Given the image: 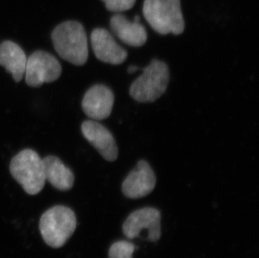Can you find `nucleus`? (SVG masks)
I'll return each mask as SVG.
<instances>
[{
    "label": "nucleus",
    "mask_w": 259,
    "mask_h": 258,
    "mask_svg": "<svg viewBox=\"0 0 259 258\" xmlns=\"http://www.w3.org/2000/svg\"><path fill=\"white\" fill-rule=\"evenodd\" d=\"M55 50L65 61L83 66L88 59V37L83 25L66 21L55 28L52 34Z\"/></svg>",
    "instance_id": "nucleus-1"
},
{
    "label": "nucleus",
    "mask_w": 259,
    "mask_h": 258,
    "mask_svg": "<svg viewBox=\"0 0 259 258\" xmlns=\"http://www.w3.org/2000/svg\"><path fill=\"white\" fill-rule=\"evenodd\" d=\"M77 226L72 209L57 205L47 209L39 220V231L45 242L52 248H60L71 238Z\"/></svg>",
    "instance_id": "nucleus-2"
},
{
    "label": "nucleus",
    "mask_w": 259,
    "mask_h": 258,
    "mask_svg": "<svg viewBox=\"0 0 259 258\" xmlns=\"http://www.w3.org/2000/svg\"><path fill=\"white\" fill-rule=\"evenodd\" d=\"M143 13L147 22L160 34H181L185 29L181 0H144Z\"/></svg>",
    "instance_id": "nucleus-3"
},
{
    "label": "nucleus",
    "mask_w": 259,
    "mask_h": 258,
    "mask_svg": "<svg viewBox=\"0 0 259 258\" xmlns=\"http://www.w3.org/2000/svg\"><path fill=\"white\" fill-rule=\"evenodd\" d=\"M10 173L25 192L30 195L39 194L46 183L43 159L32 149H25L10 162Z\"/></svg>",
    "instance_id": "nucleus-4"
},
{
    "label": "nucleus",
    "mask_w": 259,
    "mask_h": 258,
    "mask_svg": "<svg viewBox=\"0 0 259 258\" xmlns=\"http://www.w3.org/2000/svg\"><path fill=\"white\" fill-rule=\"evenodd\" d=\"M130 88V96L140 103H152L159 99L169 81V67L159 60H153Z\"/></svg>",
    "instance_id": "nucleus-5"
},
{
    "label": "nucleus",
    "mask_w": 259,
    "mask_h": 258,
    "mask_svg": "<svg viewBox=\"0 0 259 258\" xmlns=\"http://www.w3.org/2000/svg\"><path fill=\"white\" fill-rule=\"evenodd\" d=\"M61 64L48 52L38 51L27 59L25 81L31 88H39L44 83L53 82L61 76Z\"/></svg>",
    "instance_id": "nucleus-6"
},
{
    "label": "nucleus",
    "mask_w": 259,
    "mask_h": 258,
    "mask_svg": "<svg viewBox=\"0 0 259 258\" xmlns=\"http://www.w3.org/2000/svg\"><path fill=\"white\" fill-rule=\"evenodd\" d=\"M160 221L161 216L158 209L152 207L142 208L130 214L123 223L122 232L127 238L135 239L147 230L148 241L155 242L161 236Z\"/></svg>",
    "instance_id": "nucleus-7"
},
{
    "label": "nucleus",
    "mask_w": 259,
    "mask_h": 258,
    "mask_svg": "<svg viewBox=\"0 0 259 258\" xmlns=\"http://www.w3.org/2000/svg\"><path fill=\"white\" fill-rule=\"evenodd\" d=\"M156 185L154 171L145 160H140L122 183L123 195L130 199H140L149 195Z\"/></svg>",
    "instance_id": "nucleus-8"
},
{
    "label": "nucleus",
    "mask_w": 259,
    "mask_h": 258,
    "mask_svg": "<svg viewBox=\"0 0 259 258\" xmlns=\"http://www.w3.org/2000/svg\"><path fill=\"white\" fill-rule=\"evenodd\" d=\"M91 45L96 57L104 63L120 65L127 59V52L117 44L107 29H94L91 34Z\"/></svg>",
    "instance_id": "nucleus-9"
},
{
    "label": "nucleus",
    "mask_w": 259,
    "mask_h": 258,
    "mask_svg": "<svg viewBox=\"0 0 259 258\" xmlns=\"http://www.w3.org/2000/svg\"><path fill=\"white\" fill-rule=\"evenodd\" d=\"M114 103L113 92L102 84L93 85L87 92L81 103L82 110L93 120H103L110 116Z\"/></svg>",
    "instance_id": "nucleus-10"
},
{
    "label": "nucleus",
    "mask_w": 259,
    "mask_h": 258,
    "mask_svg": "<svg viewBox=\"0 0 259 258\" xmlns=\"http://www.w3.org/2000/svg\"><path fill=\"white\" fill-rule=\"evenodd\" d=\"M84 138L95 148L103 158L109 162L115 161L118 149L113 134L104 126L96 121H85L81 124Z\"/></svg>",
    "instance_id": "nucleus-11"
},
{
    "label": "nucleus",
    "mask_w": 259,
    "mask_h": 258,
    "mask_svg": "<svg viewBox=\"0 0 259 258\" xmlns=\"http://www.w3.org/2000/svg\"><path fill=\"white\" fill-rule=\"evenodd\" d=\"M140 20V16H135V20L130 21L124 15L117 14L111 18V29L116 36L127 46L143 47L146 43L147 32Z\"/></svg>",
    "instance_id": "nucleus-12"
},
{
    "label": "nucleus",
    "mask_w": 259,
    "mask_h": 258,
    "mask_svg": "<svg viewBox=\"0 0 259 258\" xmlns=\"http://www.w3.org/2000/svg\"><path fill=\"white\" fill-rule=\"evenodd\" d=\"M27 57L15 42L6 40L0 44V66H4L15 81H20L25 75Z\"/></svg>",
    "instance_id": "nucleus-13"
},
{
    "label": "nucleus",
    "mask_w": 259,
    "mask_h": 258,
    "mask_svg": "<svg viewBox=\"0 0 259 258\" xmlns=\"http://www.w3.org/2000/svg\"><path fill=\"white\" fill-rule=\"evenodd\" d=\"M46 181L62 191L71 190L74 185V175L62 161L56 156H47L43 159Z\"/></svg>",
    "instance_id": "nucleus-14"
},
{
    "label": "nucleus",
    "mask_w": 259,
    "mask_h": 258,
    "mask_svg": "<svg viewBox=\"0 0 259 258\" xmlns=\"http://www.w3.org/2000/svg\"><path fill=\"white\" fill-rule=\"evenodd\" d=\"M135 251L134 244L126 241H116L111 246L108 252L109 258H133Z\"/></svg>",
    "instance_id": "nucleus-15"
},
{
    "label": "nucleus",
    "mask_w": 259,
    "mask_h": 258,
    "mask_svg": "<svg viewBox=\"0 0 259 258\" xmlns=\"http://www.w3.org/2000/svg\"><path fill=\"white\" fill-rule=\"evenodd\" d=\"M111 12H123L134 7L136 0H102Z\"/></svg>",
    "instance_id": "nucleus-16"
},
{
    "label": "nucleus",
    "mask_w": 259,
    "mask_h": 258,
    "mask_svg": "<svg viewBox=\"0 0 259 258\" xmlns=\"http://www.w3.org/2000/svg\"><path fill=\"white\" fill-rule=\"evenodd\" d=\"M138 70H139V68H138L137 66H130L128 69H127V72H128L130 74L134 73V72H135V71H137Z\"/></svg>",
    "instance_id": "nucleus-17"
}]
</instances>
